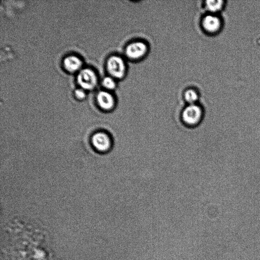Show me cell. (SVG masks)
<instances>
[{
  "instance_id": "obj_6",
  "label": "cell",
  "mask_w": 260,
  "mask_h": 260,
  "mask_svg": "<svg viewBox=\"0 0 260 260\" xmlns=\"http://www.w3.org/2000/svg\"><path fill=\"white\" fill-rule=\"evenodd\" d=\"M203 26L208 32L215 33L218 32L222 28V22L218 16L209 15L204 18Z\"/></svg>"
},
{
  "instance_id": "obj_2",
  "label": "cell",
  "mask_w": 260,
  "mask_h": 260,
  "mask_svg": "<svg viewBox=\"0 0 260 260\" xmlns=\"http://www.w3.org/2000/svg\"><path fill=\"white\" fill-rule=\"evenodd\" d=\"M92 142L94 147L103 153H109L114 144L112 135L106 130L98 131L94 134L92 138Z\"/></svg>"
},
{
  "instance_id": "obj_4",
  "label": "cell",
  "mask_w": 260,
  "mask_h": 260,
  "mask_svg": "<svg viewBox=\"0 0 260 260\" xmlns=\"http://www.w3.org/2000/svg\"><path fill=\"white\" fill-rule=\"evenodd\" d=\"M77 81L82 88L90 90L93 88L96 84L97 76L92 70L84 69L78 74Z\"/></svg>"
},
{
  "instance_id": "obj_5",
  "label": "cell",
  "mask_w": 260,
  "mask_h": 260,
  "mask_svg": "<svg viewBox=\"0 0 260 260\" xmlns=\"http://www.w3.org/2000/svg\"><path fill=\"white\" fill-rule=\"evenodd\" d=\"M147 51V46L142 42H135L129 44L126 48V54L132 59H137L143 57Z\"/></svg>"
},
{
  "instance_id": "obj_9",
  "label": "cell",
  "mask_w": 260,
  "mask_h": 260,
  "mask_svg": "<svg viewBox=\"0 0 260 260\" xmlns=\"http://www.w3.org/2000/svg\"><path fill=\"white\" fill-rule=\"evenodd\" d=\"M225 6V2L222 1V0L207 1L206 2V7L208 11L214 14L221 12Z\"/></svg>"
},
{
  "instance_id": "obj_11",
  "label": "cell",
  "mask_w": 260,
  "mask_h": 260,
  "mask_svg": "<svg viewBox=\"0 0 260 260\" xmlns=\"http://www.w3.org/2000/svg\"><path fill=\"white\" fill-rule=\"evenodd\" d=\"M103 84L104 86L110 90L115 89L116 85L115 80L110 77H107L103 79Z\"/></svg>"
},
{
  "instance_id": "obj_3",
  "label": "cell",
  "mask_w": 260,
  "mask_h": 260,
  "mask_svg": "<svg viewBox=\"0 0 260 260\" xmlns=\"http://www.w3.org/2000/svg\"><path fill=\"white\" fill-rule=\"evenodd\" d=\"M108 71L114 77L120 78L126 72V65L124 60L118 56H113L108 61Z\"/></svg>"
},
{
  "instance_id": "obj_1",
  "label": "cell",
  "mask_w": 260,
  "mask_h": 260,
  "mask_svg": "<svg viewBox=\"0 0 260 260\" xmlns=\"http://www.w3.org/2000/svg\"><path fill=\"white\" fill-rule=\"evenodd\" d=\"M205 114V113L200 106L196 104L189 105L183 110L182 120L186 126L194 128L202 122Z\"/></svg>"
},
{
  "instance_id": "obj_8",
  "label": "cell",
  "mask_w": 260,
  "mask_h": 260,
  "mask_svg": "<svg viewBox=\"0 0 260 260\" xmlns=\"http://www.w3.org/2000/svg\"><path fill=\"white\" fill-rule=\"evenodd\" d=\"M81 60L77 57L71 56L66 58L64 61V67L69 72H75L81 66Z\"/></svg>"
},
{
  "instance_id": "obj_7",
  "label": "cell",
  "mask_w": 260,
  "mask_h": 260,
  "mask_svg": "<svg viewBox=\"0 0 260 260\" xmlns=\"http://www.w3.org/2000/svg\"><path fill=\"white\" fill-rule=\"evenodd\" d=\"M100 107L103 110L111 111L115 107V101L113 96L108 92L101 91L97 96Z\"/></svg>"
},
{
  "instance_id": "obj_10",
  "label": "cell",
  "mask_w": 260,
  "mask_h": 260,
  "mask_svg": "<svg viewBox=\"0 0 260 260\" xmlns=\"http://www.w3.org/2000/svg\"><path fill=\"white\" fill-rule=\"evenodd\" d=\"M185 98L189 105H194L198 99V96L195 91L189 90L186 92Z\"/></svg>"
},
{
  "instance_id": "obj_12",
  "label": "cell",
  "mask_w": 260,
  "mask_h": 260,
  "mask_svg": "<svg viewBox=\"0 0 260 260\" xmlns=\"http://www.w3.org/2000/svg\"><path fill=\"white\" fill-rule=\"evenodd\" d=\"M76 97L79 99H82L85 96V92L81 89H77L75 92Z\"/></svg>"
}]
</instances>
